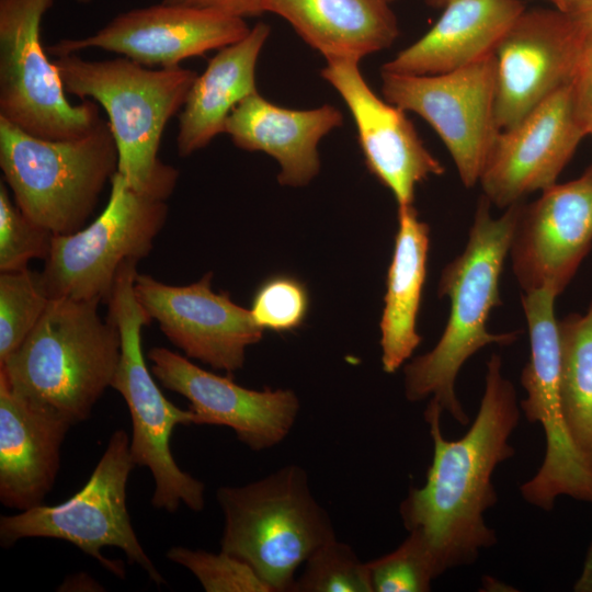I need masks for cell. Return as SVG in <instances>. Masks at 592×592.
<instances>
[{"instance_id": "cell-1", "label": "cell", "mask_w": 592, "mask_h": 592, "mask_svg": "<svg viewBox=\"0 0 592 592\" xmlns=\"http://www.w3.org/2000/svg\"><path fill=\"white\" fill-rule=\"evenodd\" d=\"M442 413L437 403L429 401L424 419L433 442L432 462L424 483L410 488L399 506L405 528L422 538L440 576L475 562L497 543L485 515L498 501L492 476L515 453L510 439L521 418L501 356L493 353L487 361L479 409L462 437H444Z\"/></svg>"}, {"instance_id": "cell-2", "label": "cell", "mask_w": 592, "mask_h": 592, "mask_svg": "<svg viewBox=\"0 0 592 592\" xmlns=\"http://www.w3.org/2000/svg\"><path fill=\"white\" fill-rule=\"evenodd\" d=\"M524 204H513L493 217L490 201L485 195L478 200L466 247L443 269L437 285L439 296L447 297L451 305L445 329L431 351L405 366L406 398L415 402L430 397L462 425L469 417L456 394L460 368L482 348L510 345L520 334L492 333L487 322L501 305L500 277Z\"/></svg>"}, {"instance_id": "cell-3", "label": "cell", "mask_w": 592, "mask_h": 592, "mask_svg": "<svg viewBox=\"0 0 592 592\" xmlns=\"http://www.w3.org/2000/svg\"><path fill=\"white\" fill-rule=\"evenodd\" d=\"M54 64L67 94L92 100L106 112L117 172L133 190L166 201L179 171L158 158L160 141L197 73L181 66L152 69L124 56L87 60L70 54L55 57Z\"/></svg>"}, {"instance_id": "cell-4", "label": "cell", "mask_w": 592, "mask_h": 592, "mask_svg": "<svg viewBox=\"0 0 592 592\" xmlns=\"http://www.w3.org/2000/svg\"><path fill=\"white\" fill-rule=\"evenodd\" d=\"M100 299L50 298L23 343L0 364L20 395L72 424L86 421L111 387L121 357L116 325L98 312Z\"/></svg>"}, {"instance_id": "cell-5", "label": "cell", "mask_w": 592, "mask_h": 592, "mask_svg": "<svg viewBox=\"0 0 592 592\" xmlns=\"http://www.w3.org/2000/svg\"><path fill=\"white\" fill-rule=\"evenodd\" d=\"M216 496L224 515L220 549L247 562L272 592H291L296 570L337 538L299 465L243 486L220 487Z\"/></svg>"}, {"instance_id": "cell-6", "label": "cell", "mask_w": 592, "mask_h": 592, "mask_svg": "<svg viewBox=\"0 0 592 592\" xmlns=\"http://www.w3.org/2000/svg\"><path fill=\"white\" fill-rule=\"evenodd\" d=\"M118 153L109 122L72 139L31 135L0 117V168L18 207L54 235L81 229L107 182Z\"/></svg>"}, {"instance_id": "cell-7", "label": "cell", "mask_w": 592, "mask_h": 592, "mask_svg": "<svg viewBox=\"0 0 592 592\" xmlns=\"http://www.w3.org/2000/svg\"><path fill=\"white\" fill-rule=\"evenodd\" d=\"M137 262L129 260L122 264L105 303L107 318L121 335V357L111 387L121 394L130 413L133 462L135 466L147 467L153 478L151 504L172 513L183 503L198 512L205 504V486L178 466L170 447L174 428L194 424L195 415L163 396L145 362L141 330L151 318L134 292Z\"/></svg>"}, {"instance_id": "cell-8", "label": "cell", "mask_w": 592, "mask_h": 592, "mask_svg": "<svg viewBox=\"0 0 592 592\" xmlns=\"http://www.w3.org/2000/svg\"><path fill=\"white\" fill-rule=\"evenodd\" d=\"M134 466L130 439L122 429L114 431L87 483L76 494L57 505L41 504L1 516V545L10 547L29 537L62 539L124 578L123 563L101 554L102 548L113 546L123 550L130 563L141 567L156 584H163L128 514L127 482Z\"/></svg>"}, {"instance_id": "cell-9", "label": "cell", "mask_w": 592, "mask_h": 592, "mask_svg": "<svg viewBox=\"0 0 592 592\" xmlns=\"http://www.w3.org/2000/svg\"><path fill=\"white\" fill-rule=\"evenodd\" d=\"M556 298L557 295L548 288L527 292L522 296L530 357L521 374V385L526 396L520 401V408L528 422L540 424L546 449L540 467L521 485L520 492L527 503L544 511L553 510L559 497L592 504V463L573 442L562 408Z\"/></svg>"}, {"instance_id": "cell-10", "label": "cell", "mask_w": 592, "mask_h": 592, "mask_svg": "<svg viewBox=\"0 0 592 592\" xmlns=\"http://www.w3.org/2000/svg\"><path fill=\"white\" fill-rule=\"evenodd\" d=\"M103 212L87 227L54 235L43 272L50 298L106 303L122 264L147 257L168 216L166 201L133 190L119 172Z\"/></svg>"}, {"instance_id": "cell-11", "label": "cell", "mask_w": 592, "mask_h": 592, "mask_svg": "<svg viewBox=\"0 0 592 592\" xmlns=\"http://www.w3.org/2000/svg\"><path fill=\"white\" fill-rule=\"evenodd\" d=\"M55 0H0V117L46 139H72L102 119L96 102L71 103L41 24Z\"/></svg>"}, {"instance_id": "cell-12", "label": "cell", "mask_w": 592, "mask_h": 592, "mask_svg": "<svg viewBox=\"0 0 592 592\" xmlns=\"http://www.w3.org/2000/svg\"><path fill=\"white\" fill-rule=\"evenodd\" d=\"M380 78L385 100L428 122L447 148L463 184L475 186L500 133L494 52L444 73L382 70Z\"/></svg>"}, {"instance_id": "cell-13", "label": "cell", "mask_w": 592, "mask_h": 592, "mask_svg": "<svg viewBox=\"0 0 592 592\" xmlns=\"http://www.w3.org/2000/svg\"><path fill=\"white\" fill-rule=\"evenodd\" d=\"M591 130L571 81L516 125L499 133L479 180L483 195L492 205L505 209L556 184L579 143Z\"/></svg>"}, {"instance_id": "cell-14", "label": "cell", "mask_w": 592, "mask_h": 592, "mask_svg": "<svg viewBox=\"0 0 592 592\" xmlns=\"http://www.w3.org/2000/svg\"><path fill=\"white\" fill-rule=\"evenodd\" d=\"M585 35L572 15L558 9L524 10L517 16L494 49L500 132L573 80Z\"/></svg>"}, {"instance_id": "cell-15", "label": "cell", "mask_w": 592, "mask_h": 592, "mask_svg": "<svg viewBox=\"0 0 592 592\" xmlns=\"http://www.w3.org/2000/svg\"><path fill=\"white\" fill-rule=\"evenodd\" d=\"M210 282L212 272L185 286L137 273L134 292L151 320L186 357L234 373L243 367L247 348L258 343L264 330L228 293H214Z\"/></svg>"}, {"instance_id": "cell-16", "label": "cell", "mask_w": 592, "mask_h": 592, "mask_svg": "<svg viewBox=\"0 0 592 592\" xmlns=\"http://www.w3.org/2000/svg\"><path fill=\"white\" fill-rule=\"evenodd\" d=\"M244 19L160 2L117 14L94 34L65 38L46 48L55 57L98 48L143 66L171 68L243 38Z\"/></svg>"}, {"instance_id": "cell-17", "label": "cell", "mask_w": 592, "mask_h": 592, "mask_svg": "<svg viewBox=\"0 0 592 592\" xmlns=\"http://www.w3.org/2000/svg\"><path fill=\"white\" fill-rule=\"evenodd\" d=\"M148 358L158 382L189 400L194 424L230 428L252 451L282 443L297 420L300 405L291 389H249L161 346L151 348Z\"/></svg>"}, {"instance_id": "cell-18", "label": "cell", "mask_w": 592, "mask_h": 592, "mask_svg": "<svg viewBox=\"0 0 592 592\" xmlns=\"http://www.w3.org/2000/svg\"><path fill=\"white\" fill-rule=\"evenodd\" d=\"M592 246V164L578 179L554 184L524 204L510 257L524 293L548 288L557 296Z\"/></svg>"}, {"instance_id": "cell-19", "label": "cell", "mask_w": 592, "mask_h": 592, "mask_svg": "<svg viewBox=\"0 0 592 592\" xmlns=\"http://www.w3.org/2000/svg\"><path fill=\"white\" fill-rule=\"evenodd\" d=\"M360 60H326L321 77L348 106L368 171L394 195L398 207L413 205L415 186L444 173L405 111L380 99L360 70Z\"/></svg>"}, {"instance_id": "cell-20", "label": "cell", "mask_w": 592, "mask_h": 592, "mask_svg": "<svg viewBox=\"0 0 592 592\" xmlns=\"http://www.w3.org/2000/svg\"><path fill=\"white\" fill-rule=\"evenodd\" d=\"M72 423L16 392L0 374V501L25 511L43 504L56 480Z\"/></svg>"}, {"instance_id": "cell-21", "label": "cell", "mask_w": 592, "mask_h": 592, "mask_svg": "<svg viewBox=\"0 0 592 592\" xmlns=\"http://www.w3.org/2000/svg\"><path fill=\"white\" fill-rule=\"evenodd\" d=\"M342 124L343 114L333 105L287 109L255 92L231 111L224 133L240 149L273 157L281 167L282 185L304 186L320 170L319 141Z\"/></svg>"}, {"instance_id": "cell-22", "label": "cell", "mask_w": 592, "mask_h": 592, "mask_svg": "<svg viewBox=\"0 0 592 592\" xmlns=\"http://www.w3.org/2000/svg\"><path fill=\"white\" fill-rule=\"evenodd\" d=\"M433 26L383 65L403 75H439L494 52L525 10L521 0H449Z\"/></svg>"}, {"instance_id": "cell-23", "label": "cell", "mask_w": 592, "mask_h": 592, "mask_svg": "<svg viewBox=\"0 0 592 592\" xmlns=\"http://www.w3.org/2000/svg\"><path fill=\"white\" fill-rule=\"evenodd\" d=\"M271 29L264 22L252 26L241 39L218 49L194 80L179 115L177 149L187 157L224 133L231 111L258 92L255 68Z\"/></svg>"}, {"instance_id": "cell-24", "label": "cell", "mask_w": 592, "mask_h": 592, "mask_svg": "<svg viewBox=\"0 0 592 592\" xmlns=\"http://www.w3.org/2000/svg\"><path fill=\"white\" fill-rule=\"evenodd\" d=\"M265 12L286 20L326 60H361L390 47L399 35L386 0H265Z\"/></svg>"}, {"instance_id": "cell-25", "label": "cell", "mask_w": 592, "mask_h": 592, "mask_svg": "<svg viewBox=\"0 0 592 592\" xmlns=\"http://www.w3.org/2000/svg\"><path fill=\"white\" fill-rule=\"evenodd\" d=\"M430 228L413 205L398 207V230L380 319L382 366L396 373L422 341L417 316L426 276Z\"/></svg>"}, {"instance_id": "cell-26", "label": "cell", "mask_w": 592, "mask_h": 592, "mask_svg": "<svg viewBox=\"0 0 592 592\" xmlns=\"http://www.w3.org/2000/svg\"><path fill=\"white\" fill-rule=\"evenodd\" d=\"M558 327L563 413L573 442L592 463V303L584 314L558 320Z\"/></svg>"}, {"instance_id": "cell-27", "label": "cell", "mask_w": 592, "mask_h": 592, "mask_svg": "<svg viewBox=\"0 0 592 592\" xmlns=\"http://www.w3.org/2000/svg\"><path fill=\"white\" fill-rule=\"evenodd\" d=\"M50 297L42 275L29 267L0 274V364L34 329Z\"/></svg>"}, {"instance_id": "cell-28", "label": "cell", "mask_w": 592, "mask_h": 592, "mask_svg": "<svg viewBox=\"0 0 592 592\" xmlns=\"http://www.w3.org/2000/svg\"><path fill=\"white\" fill-rule=\"evenodd\" d=\"M304 565L291 592H373L367 563L337 538L318 547Z\"/></svg>"}, {"instance_id": "cell-29", "label": "cell", "mask_w": 592, "mask_h": 592, "mask_svg": "<svg viewBox=\"0 0 592 592\" xmlns=\"http://www.w3.org/2000/svg\"><path fill=\"white\" fill-rule=\"evenodd\" d=\"M366 563L373 592H428L440 577L429 548L414 533L392 551Z\"/></svg>"}, {"instance_id": "cell-30", "label": "cell", "mask_w": 592, "mask_h": 592, "mask_svg": "<svg viewBox=\"0 0 592 592\" xmlns=\"http://www.w3.org/2000/svg\"><path fill=\"white\" fill-rule=\"evenodd\" d=\"M167 557L190 570L207 592H272L247 562L226 551L174 546Z\"/></svg>"}, {"instance_id": "cell-31", "label": "cell", "mask_w": 592, "mask_h": 592, "mask_svg": "<svg viewBox=\"0 0 592 592\" xmlns=\"http://www.w3.org/2000/svg\"><path fill=\"white\" fill-rule=\"evenodd\" d=\"M54 234L30 219L0 182V272L27 267L33 259H46Z\"/></svg>"}, {"instance_id": "cell-32", "label": "cell", "mask_w": 592, "mask_h": 592, "mask_svg": "<svg viewBox=\"0 0 592 592\" xmlns=\"http://www.w3.org/2000/svg\"><path fill=\"white\" fill-rule=\"evenodd\" d=\"M309 310L306 285L288 274H276L264 280L257 288L250 314L263 330L286 332L299 328Z\"/></svg>"}, {"instance_id": "cell-33", "label": "cell", "mask_w": 592, "mask_h": 592, "mask_svg": "<svg viewBox=\"0 0 592 592\" xmlns=\"http://www.w3.org/2000/svg\"><path fill=\"white\" fill-rule=\"evenodd\" d=\"M161 2L212 10L240 19L259 16L265 12V0H162Z\"/></svg>"}, {"instance_id": "cell-34", "label": "cell", "mask_w": 592, "mask_h": 592, "mask_svg": "<svg viewBox=\"0 0 592 592\" xmlns=\"http://www.w3.org/2000/svg\"><path fill=\"white\" fill-rule=\"evenodd\" d=\"M573 84L579 104L592 124V33H587Z\"/></svg>"}, {"instance_id": "cell-35", "label": "cell", "mask_w": 592, "mask_h": 592, "mask_svg": "<svg viewBox=\"0 0 592 592\" xmlns=\"http://www.w3.org/2000/svg\"><path fill=\"white\" fill-rule=\"evenodd\" d=\"M573 590L576 592H592V542L587 550L582 571L573 585Z\"/></svg>"}, {"instance_id": "cell-36", "label": "cell", "mask_w": 592, "mask_h": 592, "mask_svg": "<svg viewBox=\"0 0 592 592\" xmlns=\"http://www.w3.org/2000/svg\"><path fill=\"white\" fill-rule=\"evenodd\" d=\"M555 5L556 9L568 13V14H576L590 5H592V0H549Z\"/></svg>"}, {"instance_id": "cell-37", "label": "cell", "mask_w": 592, "mask_h": 592, "mask_svg": "<svg viewBox=\"0 0 592 592\" xmlns=\"http://www.w3.org/2000/svg\"><path fill=\"white\" fill-rule=\"evenodd\" d=\"M570 15L574 18V20L585 31V33H592V5L576 14Z\"/></svg>"}, {"instance_id": "cell-38", "label": "cell", "mask_w": 592, "mask_h": 592, "mask_svg": "<svg viewBox=\"0 0 592 592\" xmlns=\"http://www.w3.org/2000/svg\"><path fill=\"white\" fill-rule=\"evenodd\" d=\"M449 0H426V3L434 8H443Z\"/></svg>"}, {"instance_id": "cell-39", "label": "cell", "mask_w": 592, "mask_h": 592, "mask_svg": "<svg viewBox=\"0 0 592 592\" xmlns=\"http://www.w3.org/2000/svg\"><path fill=\"white\" fill-rule=\"evenodd\" d=\"M76 1L81 3V4H88V3L92 2L93 0H76Z\"/></svg>"}, {"instance_id": "cell-40", "label": "cell", "mask_w": 592, "mask_h": 592, "mask_svg": "<svg viewBox=\"0 0 592 592\" xmlns=\"http://www.w3.org/2000/svg\"><path fill=\"white\" fill-rule=\"evenodd\" d=\"M386 1H388V2L390 3V2L394 1V0H386Z\"/></svg>"}, {"instance_id": "cell-41", "label": "cell", "mask_w": 592, "mask_h": 592, "mask_svg": "<svg viewBox=\"0 0 592 592\" xmlns=\"http://www.w3.org/2000/svg\"><path fill=\"white\" fill-rule=\"evenodd\" d=\"M590 135L592 136V130H591V134H590Z\"/></svg>"}]
</instances>
